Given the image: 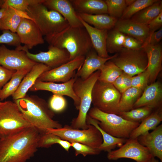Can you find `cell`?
<instances>
[{"label":"cell","instance_id":"obj_1","mask_svg":"<svg viewBox=\"0 0 162 162\" xmlns=\"http://www.w3.org/2000/svg\"><path fill=\"white\" fill-rule=\"evenodd\" d=\"M40 136L31 126L0 138V162H25L37 151Z\"/></svg>","mask_w":162,"mask_h":162},{"label":"cell","instance_id":"obj_2","mask_svg":"<svg viewBox=\"0 0 162 162\" xmlns=\"http://www.w3.org/2000/svg\"><path fill=\"white\" fill-rule=\"evenodd\" d=\"M14 102L31 125L40 134L46 133L48 129L63 127L58 121L53 119L54 112L44 99L36 96L26 95L24 98Z\"/></svg>","mask_w":162,"mask_h":162},{"label":"cell","instance_id":"obj_3","mask_svg":"<svg viewBox=\"0 0 162 162\" xmlns=\"http://www.w3.org/2000/svg\"><path fill=\"white\" fill-rule=\"evenodd\" d=\"M49 45L66 50L70 60L80 56H86L93 49L89 35L83 26L69 25L55 36L46 40Z\"/></svg>","mask_w":162,"mask_h":162},{"label":"cell","instance_id":"obj_4","mask_svg":"<svg viewBox=\"0 0 162 162\" xmlns=\"http://www.w3.org/2000/svg\"><path fill=\"white\" fill-rule=\"evenodd\" d=\"M43 3L29 6L26 11L47 40L57 34L69 25L58 12L48 9Z\"/></svg>","mask_w":162,"mask_h":162},{"label":"cell","instance_id":"obj_5","mask_svg":"<svg viewBox=\"0 0 162 162\" xmlns=\"http://www.w3.org/2000/svg\"><path fill=\"white\" fill-rule=\"evenodd\" d=\"M100 71L97 70L86 80L76 77L74 84V91L80 100L79 112L77 117L72 120L70 126L76 129H86L88 127L86 118L92 104V92L98 80Z\"/></svg>","mask_w":162,"mask_h":162},{"label":"cell","instance_id":"obj_6","mask_svg":"<svg viewBox=\"0 0 162 162\" xmlns=\"http://www.w3.org/2000/svg\"><path fill=\"white\" fill-rule=\"evenodd\" d=\"M88 115L98 121L100 127L105 131L115 137L128 139L131 132L140 124L124 119L119 115L105 112L93 107Z\"/></svg>","mask_w":162,"mask_h":162},{"label":"cell","instance_id":"obj_7","mask_svg":"<svg viewBox=\"0 0 162 162\" xmlns=\"http://www.w3.org/2000/svg\"><path fill=\"white\" fill-rule=\"evenodd\" d=\"M31 126L14 102L0 103V138Z\"/></svg>","mask_w":162,"mask_h":162},{"label":"cell","instance_id":"obj_8","mask_svg":"<svg viewBox=\"0 0 162 162\" xmlns=\"http://www.w3.org/2000/svg\"><path fill=\"white\" fill-rule=\"evenodd\" d=\"M121 94L112 84L98 80L92 92L93 107L105 112L118 115V106Z\"/></svg>","mask_w":162,"mask_h":162},{"label":"cell","instance_id":"obj_9","mask_svg":"<svg viewBox=\"0 0 162 162\" xmlns=\"http://www.w3.org/2000/svg\"><path fill=\"white\" fill-rule=\"evenodd\" d=\"M110 60L132 77L145 71L148 66L147 55L143 47L136 50L123 48Z\"/></svg>","mask_w":162,"mask_h":162},{"label":"cell","instance_id":"obj_10","mask_svg":"<svg viewBox=\"0 0 162 162\" xmlns=\"http://www.w3.org/2000/svg\"><path fill=\"white\" fill-rule=\"evenodd\" d=\"M46 133L55 134L70 142H79L96 148H98L103 142L99 131L91 124H88L87 129H74L65 125L59 128L48 129Z\"/></svg>","mask_w":162,"mask_h":162},{"label":"cell","instance_id":"obj_11","mask_svg":"<svg viewBox=\"0 0 162 162\" xmlns=\"http://www.w3.org/2000/svg\"><path fill=\"white\" fill-rule=\"evenodd\" d=\"M107 157L110 160L127 158L136 162H148L153 157L148 149L141 144L137 138L127 139L118 149L108 152Z\"/></svg>","mask_w":162,"mask_h":162},{"label":"cell","instance_id":"obj_12","mask_svg":"<svg viewBox=\"0 0 162 162\" xmlns=\"http://www.w3.org/2000/svg\"><path fill=\"white\" fill-rule=\"evenodd\" d=\"M16 49L26 52L27 56L38 63L43 64L51 69L57 67L70 60V54L65 49L49 45L48 50L37 54L30 53L24 46L16 47Z\"/></svg>","mask_w":162,"mask_h":162},{"label":"cell","instance_id":"obj_13","mask_svg":"<svg viewBox=\"0 0 162 162\" xmlns=\"http://www.w3.org/2000/svg\"><path fill=\"white\" fill-rule=\"evenodd\" d=\"M85 56L77 57L56 68L42 73L38 80L43 82H66L74 77L76 70L82 65Z\"/></svg>","mask_w":162,"mask_h":162},{"label":"cell","instance_id":"obj_14","mask_svg":"<svg viewBox=\"0 0 162 162\" xmlns=\"http://www.w3.org/2000/svg\"><path fill=\"white\" fill-rule=\"evenodd\" d=\"M37 63L30 59L24 50H10L4 44L0 46V65L8 70H31Z\"/></svg>","mask_w":162,"mask_h":162},{"label":"cell","instance_id":"obj_15","mask_svg":"<svg viewBox=\"0 0 162 162\" xmlns=\"http://www.w3.org/2000/svg\"><path fill=\"white\" fill-rule=\"evenodd\" d=\"M76 79V77L75 76L69 81L62 83L43 82L37 80L29 90L31 91L45 90L50 92L53 94L68 96L72 99L76 109L78 110L80 100L73 89V85Z\"/></svg>","mask_w":162,"mask_h":162},{"label":"cell","instance_id":"obj_16","mask_svg":"<svg viewBox=\"0 0 162 162\" xmlns=\"http://www.w3.org/2000/svg\"><path fill=\"white\" fill-rule=\"evenodd\" d=\"M16 33L21 44H23L28 50L44 43L41 32L34 22L32 20L22 18Z\"/></svg>","mask_w":162,"mask_h":162},{"label":"cell","instance_id":"obj_17","mask_svg":"<svg viewBox=\"0 0 162 162\" xmlns=\"http://www.w3.org/2000/svg\"><path fill=\"white\" fill-rule=\"evenodd\" d=\"M43 4L49 9L55 10L59 13L70 26H83L69 0H44Z\"/></svg>","mask_w":162,"mask_h":162},{"label":"cell","instance_id":"obj_18","mask_svg":"<svg viewBox=\"0 0 162 162\" xmlns=\"http://www.w3.org/2000/svg\"><path fill=\"white\" fill-rule=\"evenodd\" d=\"M114 28L136 39L143 44L147 41L150 35L147 25L140 24L130 19H120L118 20Z\"/></svg>","mask_w":162,"mask_h":162},{"label":"cell","instance_id":"obj_19","mask_svg":"<svg viewBox=\"0 0 162 162\" xmlns=\"http://www.w3.org/2000/svg\"><path fill=\"white\" fill-rule=\"evenodd\" d=\"M143 47L148 58V66L146 70L149 75L150 84L155 82L162 70V47L160 43L155 45L144 44Z\"/></svg>","mask_w":162,"mask_h":162},{"label":"cell","instance_id":"obj_20","mask_svg":"<svg viewBox=\"0 0 162 162\" xmlns=\"http://www.w3.org/2000/svg\"><path fill=\"white\" fill-rule=\"evenodd\" d=\"M115 56V54L108 58H102L98 56L92 49L86 55L83 64L77 70L75 76L82 80L87 79L94 72L99 70L107 61Z\"/></svg>","mask_w":162,"mask_h":162},{"label":"cell","instance_id":"obj_21","mask_svg":"<svg viewBox=\"0 0 162 162\" xmlns=\"http://www.w3.org/2000/svg\"><path fill=\"white\" fill-rule=\"evenodd\" d=\"M162 99V85L158 81L155 82L145 88L134 104L133 109L145 106L154 108L159 105Z\"/></svg>","mask_w":162,"mask_h":162},{"label":"cell","instance_id":"obj_22","mask_svg":"<svg viewBox=\"0 0 162 162\" xmlns=\"http://www.w3.org/2000/svg\"><path fill=\"white\" fill-rule=\"evenodd\" d=\"M139 142L146 147L152 156L162 161V125L158 126L151 132H147L137 138Z\"/></svg>","mask_w":162,"mask_h":162},{"label":"cell","instance_id":"obj_23","mask_svg":"<svg viewBox=\"0 0 162 162\" xmlns=\"http://www.w3.org/2000/svg\"><path fill=\"white\" fill-rule=\"evenodd\" d=\"M51 69L42 63H37L34 65L23 78L17 90L12 95L14 101L24 98L39 76L44 72Z\"/></svg>","mask_w":162,"mask_h":162},{"label":"cell","instance_id":"obj_24","mask_svg":"<svg viewBox=\"0 0 162 162\" xmlns=\"http://www.w3.org/2000/svg\"><path fill=\"white\" fill-rule=\"evenodd\" d=\"M78 16L89 35L93 48L98 55L104 58L110 57L106 48V39L108 31L95 28Z\"/></svg>","mask_w":162,"mask_h":162},{"label":"cell","instance_id":"obj_25","mask_svg":"<svg viewBox=\"0 0 162 162\" xmlns=\"http://www.w3.org/2000/svg\"><path fill=\"white\" fill-rule=\"evenodd\" d=\"M76 13L94 15L107 14L106 4L102 0H70Z\"/></svg>","mask_w":162,"mask_h":162},{"label":"cell","instance_id":"obj_26","mask_svg":"<svg viewBox=\"0 0 162 162\" xmlns=\"http://www.w3.org/2000/svg\"><path fill=\"white\" fill-rule=\"evenodd\" d=\"M6 8L3 15L0 19V30H9L16 33L22 19H28V16L26 12L16 10L10 7Z\"/></svg>","mask_w":162,"mask_h":162},{"label":"cell","instance_id":"obj_27","mask_svg":"<svg viewBox=\"0 0 162 162\" xmlns=\"http://www.w3.org/2000/svg\"><path fill=\"white\" fill-rule=\"evenodd\" d=\"M76 14L84 21L100 29L108 31L112 29L114 27L118 20V19L108 14L90 15L77 13Z\"/></svg>","mask_w":162,"mask_h":162},{"label":"cell","instance_id":"obj_28","mask_svg":"<svg viewBox=\"0 0 162 162\" xmlns=\"http://www.w3.org/2000/svg\"><path fill=\"white\" fill-rule=\"evenodd\" d=\"M86 122L88 124L94 126L100 133L103 142L98 148L101 151H103L109 152L117 146L119 147L122 146L127 140L115 137L108 134L100 127L98 120L91 118L88 115L86 117Z\"/></svg>","mask_w":162,"mask_h":162},{"label":"cell","instance_id":"obj_29","mask_svg":"<svg viewBox=\"0 0 162 162\" xmlns=\"http://www.w3.org/2000/svg\"><path fill=\"white\" fill-rule=\"evenodd\" d=\"M162 121L161 112L159 111L152 113L142 120L130 134L129 138H137L151 130L155 129Z\"/></svg>","mask_w":162,"mask_h":162},{"label":"cell","instance_id":"obj_30","mask_svg":"<svg viewBox=\"0 0 162 162\" xmlns=\"http://www.w3.org/2000/svg\"><path fill=\"white\" fill-rule=\"evenodd\" d=\"M162 12V1L157 0L153 4L134 14L130 19L145 25L148 23Z\"/></svg>","mask_w":162,"mask_h":162},{"label":"cell","instance_id":"obj_31","mask_svg":"<svg viewBox=\"0 0 162 162\" xmlns=\"http://www.w3.org/2000/svg\"><path fill=\"white\" fill-rule=\"evenodd\" d=\"M143 91L131 87L122 93L118 106V114L121 112L132 109L134 104Z\"/></svg>","mask_w":162,"mask_h":162},{"label":"cell","instance_id":"obj_32","mask_svg":"<svg viewBox=\"0 0 162 162\" xmlns=\"http://www.w3.org/2000/svg\"><path fill=\"white\" fill-rule=\"evenodd\" d=\"M30 70L23 69L16 71L1 90L0 100L2 101L12 95L17 90L23 78Z\"/></svg>","mask_w":162,"mask_h":162},{"label":"cell","instance_id":"obj_33","mask_svg":"<svg viewBox=\"0 0 162 162\" xmlns=\"http://www.w3.org/2000/svg\"><path fill=\"white\" fill-rule=\"evenodd\" d=\"M126 34L114 28L108 31L106 39V48L108 53H116L123 48Z\"/></svg>","mask_w":162,"mask_h":162},{"label":"cell","instance_id":"obj_34","mask_svg":"<svg viewBox=\"0 0 162 162\" xmlns=\"http://www.w3.org/2000/svg\"><path fill=\"white\" fill-rule=\"evenodd\" d=\"M110 60L107 61L99 70L98 80L112 84L123 71Z\"/></svg>","mask_w":162,"mask_h":162},{"label":"cell","instance_id":"obj_35","mask_svg":"<svg viewBox=\"0 0 162 162\" xmlns=\"http://www.w3.org/2000/svg\"><path fill=\"white\" fill-rule=\"evenodd\" d=\"M55 144H59L68 152L71 147L70 142L62 139L55 134L50 133L40 134L38 142V148H47Z\"/></svg>","mask_w":162,"mask_h":162},{"label":"cell","instance_id":"obj_36","mask_svg":"<svg viewBox=\"0 0 162 162\" xmlns=\"http://www.w3.org/2000/svg\"><path fill=\"white\" fill-rule=\"evenodd\" d=\"M153 109L149 106H145L121 112L118 115L128 121L140 123L152 113Z\"/></svg>","mask_w":162,"mask_h":162},{"label":"cell","instance_id":"obj_37","mask_svg":"<svg viewBox=\"0 0 162 162\" xmlns=\"http://www.w3.org/2000/svg\"><path fill=\"white\" fill-rule=\"evenodd\" d=\"M158 0H136L127 6L120 18L121 19H130L134 14L153 4Z\"/></svg>","mask_w":162,"mask_h":162},{"label":"cell","instance_id":"obj_38","mask_svg":"<svg viewBox=\"0 0 162 162\" xmlns=\"http://www.w3.org/2000/svg\"><path fill=\"white\" fill-rule=\"evenodd\" d=\"M107 5V14L118 19L121 18L127 7L125 0H104Z\"/></svg>","mask_w":162,"mask_h":162},{"label":"cell","instance_id":"obj_39","mask_svg":"<svg viewBox=\"0 0 162 162\" xmlns=\"http://www.w3.org/2000/svg\"><path fill=\"white\" fill-rule=\"evenodd\" d=\"M44 0H4L2 7H10L22 11L26 12L32 5L43 3Z\"/></svg>","mask_w":162,"mask_h":162},{"label":"cell","instance_id":"obj_40","mask_svg":"<svg viewBox=\"0 0 162 162\" xmlns=\"http://www.w3.org/2000/svg\"><path fill=\"white\" fill-rule=\"evenodd\" d=\"M48 105L54 112H61L64 111L67 106V102L63 96L53 94L50 99Z\"/></svg>","mask_w":162,"mask_h":162},{"label":"cell","instance_id":"obj_41","mask_svg":"<svg viewBox=\"0 0 162 162\" xmlns=\"http://www.w3.org/2000/svg\"><path fill=\"white\" fill-rule=\"evenodd\" d=\"M70 143L71 147H73L75 151L76 156L80 154L82 155L84 157L88 155L97 154L101 152L98 148H94L84 144L77 142H71Z\"/></svg>","mask_w":162,"mask_h":162},{"label":"cell","instance_id":"obj_42","mask_svg":"<svg viewBox=\"0 0 162 162\" xmlns=\"http://www.w3.org/2000/svg\"><path fill=\"white\" fill-rule=\"evenodd\" d=\"M0 44H5L16 47L21 45V44L16 33H13L9 30H4L0 35Z\"/></svg>","mask_w":162,"mask_h":162},{"label":"cell","instance_id":"obj_43","mask_svg":"<svg viewBox=\"0 0 162 162\" xmlns=\"http://www.w3.org/2000/svg\"><path fill=\"white\" fill-rule=\"evenodd\" d=\"M149 81V75L146 70L132 77L131 87L141 89L143 91L148 85Z\"/></svg>","mask_w":162,"mask_h":162},{"label":"cell","instance_id":"obj_44","mask_svg":"<svg viewBox=\"0 0 162 162\" xmlns=\"http://www.w3.org/2000/svg\"><path fill=\"white\" fill-rule=\"evenodd\" d=\"M143 44L136 39L126 35L123 47L128 50H136L143 48Z\"/></svg>","mask_w":162,"mask_h":162},{"label":"cell","instance_id":"obj_45","mask_svg":"<svg viewBox=\"0 0 162 162\" xmlns=\"http://www.w3.org/2000/svg\"><path fill=\"white\" fill-rule=\"evenodd\" d=\"M16 71L8 70L0 65V90L10 80Z\"/></svg>","mask_w":162,"mask_h":162},{"label":"cell","instance_id":"obj_46","mask_svg":"<svg viewBox=\"0 0 162 162\" xmlns=\"http://www.w3.org/2000/svg\"><path fill=\"white\" fill-rule=\"evenodd\" d=\"M147 26L150 31V35L162 28V12L152 20Z\"/></svg>","mask_w":162,"mask_h":162},{"label":"cell","instance_id":"obj_47","mask_svg":"<svg viewBox=\"0 0 162 162\" xmlns=\"http://www.w3.org/2000/svg\"><path fill=\"white\" fill-rule=\"evenodd\" d=\"M162 39V28H161L152 33L147 41L144 44H148L152 45H156L160 43Z\"/></svg>","mask_w":162,"mask_h":162},{"label":"cell","instance_id":"obj_48","mask_svg":"<svg viewBox=\"0 0 162 162\" xmlns=\"http://www.w3.org/2000/svg\"><path fill=\"white\" fill-rule=\"evenodd\" d=\"M6 8L2 7L0 9V19L3 15L5 12Z\"/></svg>","mask_w":162,"mask_h":162},{"label":"cell","instance_id":"obj_49","mask_svg":"<svg viewBox=\"0 0 162 162\" xmlns=\"http://www.w3.org/2000/svg\"><path fill=\"white\" fill-rule=\"evenodd\" d=\"M135 0H125V2L127 7L129 6L132 4Z\"/></svg>","mask_w":162,"mask_h":162},{"label":"cell","instance_id":"obj_50","mask_svg":"<svg viewBox=\"0 0 162 162\" xmlns=\"http://www.w3.org/2000/svg\"><path fill=\"white\" fill-rule=\"evenodd\" d=\"M148 162H159V161L155 158L152 157Z\"/></svg>","mask_w":162,"mask_h":162},{"label":"cell","instance_id":"obj_51","mask_svg":"<svg viewBox=\"0 0 162 162\" xmlns=\"http://www.w3.org/2000/svg\"><path fill=\"white\" fill-rule=\"evenodd\" d=\"M4 0H0V9L2 8V6L4 2Z\"/></svg>","mask_w":162,"mask_h":162},{"label":"cell","instance_id":"obj_52","mask_svg":"<svg viewBox=\"0 0 162 162\" xmlns=\"http://www.w3.org/2000/svg\"><path fill=\"white\" fill-rule=\"evenodd\" d=\"M0 91H1V90H0ZM1 102H0V103H1Z\"/></svg>","mask_w":162,"mask_h":162}]
</instances>
